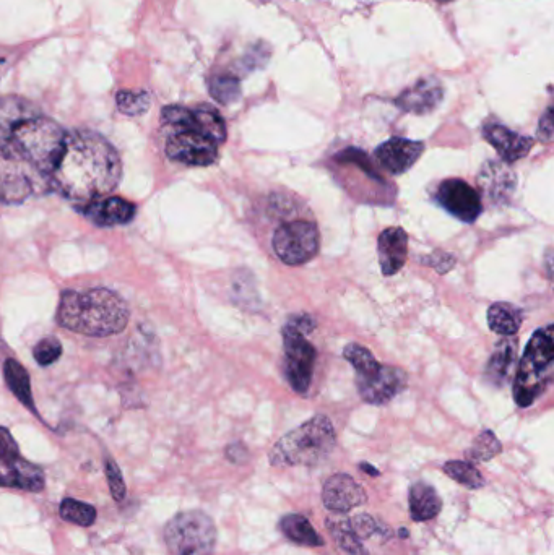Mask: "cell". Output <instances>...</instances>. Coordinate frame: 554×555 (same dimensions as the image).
Here are the masks:
<instances>
[{
	"label": "cell",
	"mask_w": 554,
	"mask_h": 555,
	"mask_svg": "<svg viewBox=\"0 0 554 555\" xmlns=\"http://www.w3.org/2000/svg\"><path fill=\"white\" fill-rule=\"evenodd\" d=\"M51 190L49 179L20 161L0 155V202L7 205L23 203L31 195Z\"/></svg>",
	"instance_id": "30bf717a"
},
{
	"label": "cell",
	"mask_w": 554,
	"mask_h": 555,
	"mask_svg": "<svg viewBox=\"0 0 554 555\" xmlns=\"http://www.w3.org/2000/svg\"><path fill=\"white\" fill-rule=\"evenodd\" d=\"M179 129H192L197 130L200 134L210 138L212 142L221 145L226 142V124L220 112L217 109L210 108V106H200L197 109H191V119L184 127Z\"/></svg>",
	"instance_id": "d4e9b609"
},
{
	"label": "cell",
	"mask_w": 554,
	"mask_h": 555,
	"mask_svg": "<svg viewBox=\"0 0 554 555\" xmlns=\"http://www.w3.org/2000/svg\"><path fill=\"white\" fill-rule=\"evenodd\" d=\"M61 517L78 526H91L96 520V510L90 504L75 499L62 500Z\"/></svg>",
	"instance_id": "d6a6232c"
},
{
	"label": "cell",
	"mask_w": 554,
	"mask_h": 555,
	"mask_svg": "<svg viewBox=\"0 0 554 555\" xmlns=\"http://www.w3.org/2000/svg\"><path fill=\"white\" fill-rule=\"evenodd\" d=\"M436 200L447 213L464 223H475L483 211L478 190L462 179H446L439 184Z\"/></svg>",
	"instance_id": "7c38bea8"
},
{
	"label": "cell",
	"mask_w": 554,
	"mask_h": 555,
	"mask_svg": "<svg viewBox=\"0 0 554 555\" xmlns=\"http://www.w3.org/2000/svg\"><path fill=\"white\" fill-rule=\"evenodd\" d=\"M516 356L517 341L509 340V338L499 341L498 346L491 354L488 366H486V380L494 387H503L507 377L511 374Z\"/></svg>",
	"instance_id": "603a6c76"
},
{
	"label": "cell",
	"mask_w": 554,
	"mask_h": 555,
	"mask_svg": "<svg viewBox=\"0 0 554 555\" xmlns=\"http://www.w3.org/2000/svg\"><path fill=\"white\" fill-rule=\"evenodd\" d=\"M325 526L342 551L350 555H369L361 539L351 530L350 518H329Z\"/></svg>",
	"instance_id": "4316f807"
},
{
	"label": "cell",
	"mask_w": 554,
	"mask_h": 555,
	"mask_svg": "<svg viewBox=\"0 0 554 555\" xmlns=\"http://www.w3.org/2000/svg\"><path fill=\"white\" fill-rule=\"evenodd\" d=\"M168 555H213L217 547V528L207 513L182 512L165 528Z\"/></svg>",
	"instance_id": "52a82bcc"
},
{
	"label": "cell",
	"mask_w": 554,
	"mask_h": 555,
	"mask_svg": "<svg viewBox=\"0 0 554 555\" xmlns=\"http://www.w3.org/2000/svg\"><path fill=\"white\" fill-rule=\"evenodd\" d=\"M444 98V88L436 78H421L413 87L403 91L399 98L395 99V104L402 111L412 112V114H429L438 108Z\"/></svg>",
	"instance_id": "e0dca14e"
},
{
	"label": "cell",
	"mask_w": 554,
	"mask_h": 555,
	"mask_svg": "<svg viewBox=\"0 0 554 555\" xmlns=\"http://www.w3.org/2000/svg\"><path fill=\"white\" fill-rule=\"evenodd\" d=\"M382 275L394 276L402 270L408 257V234L402 228H387L377 241Z\"/></svg>",
	"instance_id": "d6986e66"
},
{
	"label": "cell",
	"mask_w": 554,
	"mask_h": 555,
	"mask_svg": "<svg viewBox=\"0 0 554 555\" xmlns=\"http://www.w3.org/2000/svg\"><path fill=\"white\" fill-rule=\"evenodd\" d=\"M129 317L127 302L106 288L65 291L57 307V322L61 327L95 338L121 333Z\"/></svg>",
	"instance_id": "7a4b0ae2"
},
{
	"label": "cell",
	"mask_w": 554,
	"mask_h": 555,
	"mask_svg": "<svg viewBox=\"0 0 554 555\" xmlns=\"http://www.w3.org/2000/svg\"><path fill=\"white\" fill-rule=\"evenodd\" d=\"M554 327L538 328L520 359L514 380V401L519 408H529L553 382Z\"/></svg>",
	"instance_id": "5b68a950"
},
{
	"label": "cell",
	"mask_w": 554,
	"mask_h": 555,
	"mask_svg": "<svg viewBox=\"0 0 554 555\" xmlns=\"http://www.w3.org/2000/svg\"><path fill=\"white\" fill-rule=\"evenodd\" d=\"M442 500L428 482H415L408 492V512L416 523L433 520L441 513Z\"/></svg>",
	"instance_id": "44dd1931"
},
{
	"label": "cell",
	"mask_w": 554,
	"mask_h": 555,
	"mask_svg": "<svg viewBox=\"0 0 554 555\" xmlns=\"http://www.w3.org/2000/svg\"><path fill=\"white\" fill-rule=\"evenodd\" d=\"M421 262L426 263L428 267H433L436 272L444 273L449 272L452 270L455 265V259L452 255L446 254V252H442V250H436L434 254L429 255L426 259L421 260Z\"/></svg>",
	"instance_id": "8d00e7d4"
},
{
	"label": "cell",
	"mask_w": 554,
	"mask_h": 555,
	"mask_svg": "<svg viewBox=\"0 0 554 555\" xmlns=\"http://www.w3.org/2000/svg\"><path fill=\"white\" fill-rule=\"evenodd\" d=\"M83 215L98 226H122L134 220L135 205L124 198H100L83 208Z\"/></svg>",
	"instance_id": "ffe728a7"
},
{
	"label": "cell",
	"mask_w": 554,
	"mask_h": 555,
	"mask_svg": "<svg viewBox=\"0 0 554 555\" xmlns=\"http://www.w3.org/2000/svg\"><path fill=\"white\" fill-rule=\"evenodd\" d=\"M551 257H553V252L548 250V252H546V270H548V276H551V262H553Z\"/></svg>",
	"instance_id": "b9f144b4"
},
{
	"label": "cell",
	"mask_w": 554,
	"mask_h": 555,
	"mask_svg": "<svg viewBox=\"0 0 554 555\" xmlns=\"http://www.w3.org/2000/svg\"><path fill=\"white\" fill-rule=\"evenodd\" d=\"M282 335L286 380L296 393L308 395L316 369V348L309 343L306 333L301 332L293 323H286Z\"/></svg>",
	"instance_id": "9c48e42d"
},
{
	"label": "cell",
	"mask_w": 554,
	"mask_h": 555,
	"mask_svg": "<svg viewBox=\"0 0 554 555\" xmlns=\"http://www.w3.org/2000/svg\"><path fill=\"white\" fill-rule=\"evenodd\" d=\"M438 2H441V4H447V2H451V0H438Z\"/></svg>",
	"instance_id": "7bdbcfd3"
},
{
	"label": "cell",
	"mask_w": 554,
	"mask_h": 555,
	"mask_svg": "<svg viewBox=\"0 0 554 555\" xmlns=\"http://www.w3.org/2000/svg\"><path fill=\"white\" fill-rule=\"evenodd\" d=\"M226 457L228 460L233 461V463H238L241 465L243 461L247 460V448L243 444H233L226 448Z\"/></svg>",
	"instance_id": "ab89813d"
},
{
	"label": "cell",
	"mask_w": 554,
	"mask_h": 555,
	"mask_svg": "<svg viewBox=\"0 0 554 555\" xmlns=\"http://www.w3.org/2000/svg\"><path fill=\"white\" fill-rule=\"evenodd\" d=\"M516 185L517 177L506 163L488 161L483 164V168L478 174L480 192L493 205H503L507 200H511Z\"/></svg>",
	"instance_id": "2e32d148"
},
{
	"label": "cell",
	"mask_w": 554,
	"mask_h": 555,
	"mask_svg": "<svg viewBox=\"0 0 554 555\" xmlns=\"http://www.w3.org/2000/svg\"><path fill=\"white\" fill-rule=\"evenodd\" d=\"M553 108L548 106L546 111L543 112V116L540 117V122H538V140L542 143H551L553 140Z\"/></svg>",
	"instance_id": "74e56055"
},
{
	"label": "cell",
	"mask_w": 554,
	"mask_h": 555,
	"mask_svg": "<svg viewBox=\"0 0 554 555\" xmlns=\"http://www.w3.org/2000/svg\"><path fill=\"white\" fill-rule=\"evenodd\" d=\"M503 452V445L493 431H483L473 440L472 447L468 450V458L473 461H490Z\"/></svg>",
	"instance_id": "1f68e13d"
},
{
	"label": "cell",
	"mask_w": 554,
	"mask_h": 555,
	"mask_svg": "<svg viewBox=\"0 0 554 555\" xmlns=\"http://www.w3.org/2000/svg\"><path fill=\"white\" fill-rule=\"evenodd\" d=\"M442 469H444V473H446L449 478L454 479L455 482H459L460 486L472 489V491H477V489H481V487L485 486L483 474L478 471L477 466H473L472 463H468V461H447Z\"/></svg>",
	"instance_id": "f1b7e54d"
},
{
	"label": "cell",
	"mask_w": 554,
	"mask_h": 555,
	"mask_svg": "<svg viewBox=\"0 0 554 555\" xmlns=\"http://www.w3.org/2000/svg\"><path fill=\"white\" fill-rule=\"evenodd\" d=\"M104 473H106V478H108L109 491H111L113 499L116 502H122L124 497H126V482L122 478L121 469H119L113 458L108 457L104 460Z\"/></svg>",
	"instance_id": "d590c367"
},
{
	"label": "cell",
	"mask_w": 554,
	"mask_h": 555,
	"mask_svg": "<svg viewBox=\"0 0 554 555\" xmlns=\"http://www.w3.org/2000/svg\"><path fill=\"white\" fill-rule=\"evenodd\" d=\"M116 104L126 116H142L152 106V98L147 91L121 90L116 95Z\"/></svg>",
	"instance_id": "4dcf8cb0"
},
{
	"label": "cell",
	"mask_w": 554,
	"mask_h": 555,
	"mask_svg": "<svg viewBox=\"0 0 554 555\" xmlns=\"http://www.w3.org/2000/svg\"><path fill=\"white\" fill-rule=\"evenodd\" d=\"M121 174V158L106 138L91 130H72L65 135L49 187L67 200L90 203L111 194Z\"/></svg>",
	"instance_id": "6da1fadb"
},
{
	"label": "cell",
	"mask_w": 554,
	"mask_h": 555,
	"mask_svg": "<svg viewBox=\"0 0 554 555\" xmlns=\"http://www.w3.org/2000/svg\"><path fill=\"white\" fill-rule=\"evenodd\" d=\"M272 247L278 259L291 267L311 262L321 247V236L316 223L295 220L278 226L273 234Z\"/></svg>",
	"instance_id": "ba28073f"
},
{
	"label": "cell",
	"mask_w": 554,
	"mask_h": 555,
	"mask_svg": "<svg viewBox=\"0 0 554 555\" xmlns=\"http://www.w3.org/2000/svg\"><path fill=\"white\" fill-rule=\"evenodd\" d=\"M360 468L363 469L364 473H368L369 476H381V473L374 466L368 465V463H361Z\"/></svg>",
	"instance_id": "60d3db41"
},
{
	"label": "cell",
	"mask_w": 554,
	"mask_h": 555,
	"mask_svg": "<svg viewBox=\"0 0 554 555\" xmlns=\"http://www.w3.org/2000/svg\"><path fill=\"white\" fill-rule=\"evenodd\" d=\"M166 155L187 166H212L218 160V145L192 129H173L166 140Z\"/></svg>",
	"instance_id": "8fae6325"
},
{
	"label": "cell",
	"mask_w": 554,
	"mask_h": 555,
	"mask_svg": "<svg viewBox=\"0 0 554 555\" xmlns=\"http://www.w3.org/2000/svg\"><path fill=\"white\" fill-rule=\"evenodd\" d=\"M43 114L41 109L30 99L22 96L9 95L0 98V137L9 134L13 127L22 124L26 119Z\"/></svg>",
	"instance_id": "7402d4cb"
},
{
	"label": "cell",
	"mask_w": 554,
	"mask_h": 555,
	"mask_svg": "<svg viewBox=\"0 0 554 555\" xmlns=\"http://www.w3.org/2000/svg\"><path fill=\"white\" fill-rule=\"evenodd\" d=\"M322 502L330 512L343 515V513L351 512V510L366 504L368 494L348 474H335L325 481Z\"/></svg>",
	"instance_id": "4fadbf2b"
},
{
	"label": "cell",
	"mask_w": 554,
	"mask_h": 555,
	"mask_svg": "<svg viewBox=\"0 0 554 555\" xmlns=\"http://www.w3.org/2000/svg\"><path fill=\"white\" fill-rule=\"evenodd\" d=\"M33 356H35V361L38 362L39 366H51L54 362L59 361L62 356L61 341L54 338V336L43 338L33 349Z\"/></svg>",
	"instance_id": "e575fe53"
},
{
	"label": "cell",
	"mask_w": 554,
	"mask_h": 555,
	"mask_svg": "<svg viewBox=\"0 0 554 555\" xmlns=\"http://www.w3.org/2000/svg\"><path fill=\"white\" fill-rule=\"evenodd\" d=\"M350 526L353 533L363 541V539H371L373 536H381L387 539L390 536V530L384 523L371 517L368 513H361L356 517L350 518Z\"/></svg>",
	"instance_id": "836d02e7"
},
{
	"label": "cell",
	"mask_w": 554,
	"mask_h": 555,
	"mask_svg": "<svg viewBox=\"0 0 554 555\" xmlns=\"http://www.w3.org/2000/svg\"><path fill=\"white\" fill-rule=\"evenodd\" d=\"M423 151H425V143L395 137L379 145L374 151V156L387 173L400 176L415 166Z\"/></svg>",
	"instance_id": "5bb4252c"
},
{
	"label": "cell",
	"mask_w": 554,
	"mask_h": 555,
	"mask_svg": "<svg viewBox=\"0 0 554 555\" xmlns=\"http://www.w3.org/2000/svg\"><path fill=\"white\" fill-rule=\"evenodd\" d=\"M208 91H210L212 98L223 106L236 103L241 98L239 80L236 77H231V75L213 77L208 83Z\"/></svg>",
	"instance_id": "f546056e"
},
{
	"label": "cell",
	"mask_w": 554,
	"mask_h": 555,
	"mask_svg": "<svg viewBox=\"0 0 554 555\" xmlns=\"http://www.w3.org/2000/svg\"><path fill=\"white\" fill-rule=\"evenodd\" d=\"M4 375L13 395L17 396L26 408L35 409L33 395H31L30 375L26 372L25 367L15 359H7L4 366Z\"/></svg>",
	"instance_id": "83f0119b"
},
{
	"label": "cell",
	"mask_w": 554,
	"mask_h": 555,
	"mask_svg": "<svg viewBox=\"0 0 554 555\" xmlns=\"http://www.w3.org/2000/svg\"><path fill=\"white\" fill-rule=\"evenodd\" d=\"M65 135L61 125L39 114L0 137V155L20 161L49 179L64 150Z\"/></svg>",
	"instance_id": "3957f363"
},
{
	"label": "cell",
	"mask_w": 554,
	"mask_h": 555,
	"mask_svg": "<svg viewBox=\"0 0 554 555\" xmlns=\"http://www.w3.org/2000/svg\"><path fill=\"white\" fill-rule=\"evenodd\" d=\"M278 530L282 531L283 536L296 546H324V539L314 530L311 521L303 515H298V513H290V515L280 518Z\"/></svg>",
	"instance_id": "cb8c5ba5"
},
{
	"label": "cell",
	"mask_w": 554,
	"mask_h": 555,
	"mask_svg": "<svg viewBox=\"0 0 554 555\" xmlns=\"http://www.w3.org/2000/svg\"><path fill=\"white\" fill-rule=\"evenodd\" d=\"M522 322H524L522 310L509 302H496L488 309V325L494 333L504 338L516 335Z\"/></svg>",
	"instance_id": "484cf974"
},
{
	"label": "cell",
	"mask_w": 554,
	"mask_h": 555,
	"mask_svg": "<svg viewBox=\"0 0 554 555\" xmlns=\"http://www.w3.org/2000/svg\"><path fill=\"white\" fill-rule=\"evenodd\" d=\"M483 137L494 150L498 151L501 160L506 164L525 158L535 143L533 138L512 132L511 129H507L501 124H486L483 129Z\"/></svg>",
	"instance_id": "ac0fdd59"
},
{
	"label": "cell",
	"mask_w": 554,
	"mask_h": 555,
	"mask_svg": "<svg viewBox=\"0 0 554 555\" xmlns=\"http://www.w3.org/2000/svg\"><path fill=\"white\" fill-rule=\"evenodd\" d=\"M0 453H2V455H7V457L20 455L17 442L13 440L9 429H5V427H0Z\"/></svg>",
	"instance_id": "f35d334b"
},
{
	"label": "cell",
	"mask_w": 554,
	"mask_h": 555,
	"mask_svg": "<svg viewBox=\"0 0 554 555\" xmlns=\"http://www.w3.org/2000/svg\"><path fill=\"white\" fill-rule=\"evenodd\" d=\"M46 478L43 469L15 455L7 457L0 453V487H12L22 491H43Z\"/></svg>",
	"instance_id": "9a60e30c"
},
{
	"label": "cell",
	"mask_w": 554,
	"mask_h": 555,
	"mask_svg": "<svg viewBox=\"0 0 554 555\" xmlns=\"http://www.w3.org/2000/svg\"><path fill=\"white\" fill-rule=\"evenodd\" d=\"M335 427L325 414L296 427L278 440L270 452L272 466H317L334 452Z\"/></svg>",
	"instance_id": "277c9868"
},
{
	"label": "cell",
	"mask_w": 554,
	"mask_h": 555,
	"mask_svg": "<svg viewBox=\"0 0 554 555\" xmlns=\"http://www.w3.org/2000/svg\"><path fill=\"white\" fill-rule=\"evenodd\" d=\"M343 358L355 367L356 388L369 405H387L407 387L408 377L402 369L381 364L364 346L350 343L343 349Z\"/></svg>",
	"instance_id": "8992f818"
}]
</instances>
